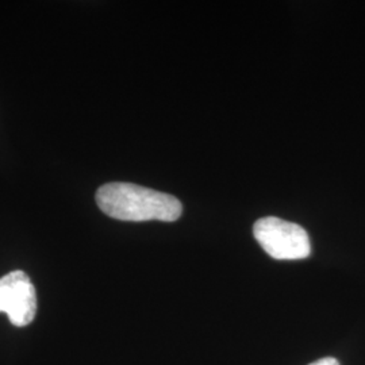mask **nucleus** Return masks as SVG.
I'll list each match as a JSON object with an SVG mask.
<instances>
[{
  "instance_id": "1",
  "label": "nucleus",
  "mask_w": 365,
  "mask_h": 365,
  "mask_svg": "<svg viewBox=\"0 0 365 365\" xmlns=\"http://www.w3.org/2000/svg\"><path fill=\"white\" fill-rule=\"evenodd\" d=\"M96 203L106 215L119 221L173 222L182 212L178 197L133 182H107L98 190Z\"/></svg>"
},
{
  "instance_id": "2",
  "label": "nucleus",
  "mask_w": 365,
  "mask_h": 365,
  "mask_svg": "<svg viewBox=\"0 0 365 365\" xmlns=\"http://www.w3.org/2000/svg\"><path fill=\"white\" fill-rule=\"evenodd\" d=\"M253 235L274 260H302L312 253L307 232L292 222L276 217L261 218L253 226Z\"/></svg>"
},
{
  "instance_id": "3",
  "label": "nucleus",
  "mask_w": 365,
  "mask_h": 365,
  "mask_svg": "<svg viewBox=\"0 0 365 365\" xmlns=\"http://www.w3.org/2000/svg\"><path fill=\"white\" fill-rule=\"evenodd\" d=\"M0 313L14 327L30 325L37 314V292L24 271H13L0 277Z\"/></svg>"
},
{
  "instance_id": "4",
  "label": "nucleus",
  "mask_w": 365,
  "mask_h": 365,
  "mask_svg": "<svg viewBox=\"0 0 365 365\" xmlns=\"http://www.w3.org/2000/svg\"><path fill=\"white\" fill-rule=\"evenodd\" d=\"M309 365H339V363L333 357H327V359H321V360L314 361V363Z\"/></svg>"
}]
</instances>
